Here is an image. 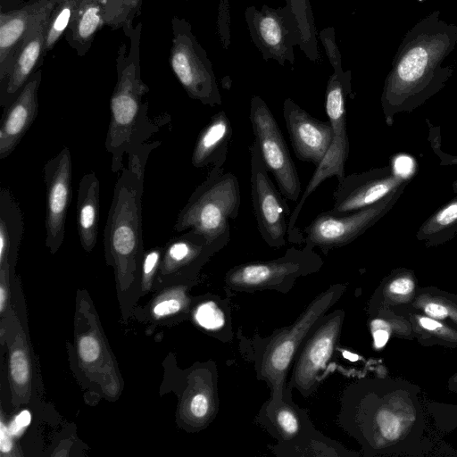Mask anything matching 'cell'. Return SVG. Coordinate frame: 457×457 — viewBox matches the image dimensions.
I'll use <instances>...</instances> for the list:
<instances>
[{
  "label": "cell",
  "instance_id": "obj_1",
  "mask_svg": "<svg viewBox=\"0 0 457 457\" xmlns=\"http://www.w3.org/2000/svg\"><path fill=\"white\" fill-rule=\"evenodd\" d=\"M457 46V23L438 10L425 16L402 39L386 77L381 106L388 126L399 112H410L438 93L452 77L444 62Z\"/></svg>",
  "mask_w": 457,
  "mask_h": 457
},
{
  "label": "cell",
  "instance_id": "obj_2",
  "mask_svg": "<svg viewBox=\"0 0 457 457\" xmlns=\"http://www.w3.org/2000/svg\"><path fill=\"white\" fill-rule=\"evenodd\" d=\"M160 141L145 143L128 154L113 190L104 231L106 262L114 268L120 285L137 280L144 256L142 195L145 167L150 152Z\"/></svg>",
  "mask_w": 457,
  "mask_h": 457
},
{
  "label": "cell",
  "instance_id": "obj_3",
  "mask_svg": "<svg viewBox=\"0 0 457 457\" xmlns=\"http://www.w3.org/2000/svg\"><path fill=\"white\" fill-rule=\"evenodd\" d=\"M142 23L132 27L127 37L129 48L121 43L116 58L117 82L110 99V122L105 138L112 155L111 170L117 173L124 167L125 154L136 151L157 129L147 115L144 101L149 87L143 81L139 65Z\"/></svg>",
  "mask_w": 457,
  "mask_h": 457
},
{
  "label": "cell",
  "instance_id": "obj_4",
  "mask_svg": "<svg viewBox=\"0 0 457 457\" xmlns=\"http://www.w3.org/2000/svg\"><path fill=\"white\" fill-rule=\"evenodd\" d=\"M345 289L344 284L330 285L306 306L292 324L274 329L265 337L258 334L245 337L238 329L240 353L253 364L257 379L269 386L270 397L268 402L276 403L282 398L289 371L302 344Z\"/></svg>",
  "mask_w": 457,
  "mask_h": 457
},
{
  "label": "cell",
  "instance_id": "obj_5",
  "mask_svg": "<svg viewBox=\"0 0 457 457\" xmlns=\"http://www.w3.org/2000/svg\"><path fill=\"white\" fill-rule=\"evenodd\" d=\"M240 204L237 178L231 172H224L223 167L212 166L180 210L174 230L191 229L212 242L230 231L229 220L238 216Z\"/></svg>",
  "mask_w": 457,
  "mask_h": 457
},
{
  "label": "cell",
  "instance_id": "obj_6",
  "mask_svg": "<svg viewBox=\"0 0 457 457\" xmlns=\"http://www.w3.org/2000/svg\"><path fill=\"white\" fill-rule=\"evenodd\" d=\"M255 421L276 439L271 451L277 456L353 455L313 427L306 411L294 403L287 385L279 401L263 403Z\"/></svg>",
  "mask_w": 457,
  "mask_h": 457
},
{
  "label": "cell",
  "instance_id": "obj_7",
  "mask_svg": "<svg viewBox=\"0 0 457 457\" xmlns=\"http://www.w3.org/2000/svg\"><path fill=\"white\" fill-rule=\"evenodd\" d=\"M322 258L308 245L288 248L284 255L269 261L241 263L230 268L224 277V288L232 293L275 290L288 293L296 280L318 272Z\"/></svg>",
  "mask_w": 457,
  "mask_h": 457
},
{
  "label": "cell",
  "instance_id": "obj_8",
  "mask_svg": "<svg viewBox=\"0 0 457 457\" xmlns=\"http://www.w3.org/2000/svg\"><path fill=\"white\" fill-rule=\"evenodd\" d=\"M170 66L187 96L214 107L222 103L212 64L184 18L171 19Z\"/></svg>",
  "mask_w": 457,
  "mask_h": 457
},
{
  "label": "cell",
  "instance_id": "obj_9",
  "mask_svg": "<svg viewBox=\"0 0 457 457\" xmlns=\"http://www.w3.org/2000/svg\"><path fill=\"white\" fill-rule=\"evenodd\" d=\"M408 183L404 182L380 201L353 212L334 215L326 211L320 213L303 229V243L313 249L318 247L324 253L350 244L393 208Z\"/></svg>",
  "mask_w": 457,
  "mask_h": 457
},
{
  "label": "cell",
  "instance_id": "obj_10",
  "mask_svg": "<svg viewBox=\"0 0 457 457\" xmlns=\"http://www.w3.org/2000/svg\"><path fill=\"white\" fill-rule=\"evenodd\" d=\"M249 119L266 169L275 178L282 195L296 202L301 194L298 171L275 117L259 96L251 97Z\"/></svg>",
  "mask_w": 457,
  "mask_h": 457
},
{
  "label": "cell",
  "instance_id": "obj_11",
  "mask_svg": "<svg viewBox=\"0 0 457 457\" xmlns=\"http://www.w3.org/2000/svg\"><path fill=\"white\" fill-rule=\"evenodd\" d=\"M345 311L326 313L308 334L294 360L289 387L308 397L319 387L320 373L331 360L340 340Z\"/></svg>",
  "mask_w": 457,
  "mask_h": 457
},
{
  "label": "cell",
  "instance_id": "obj_12",
  "mask_svg": "<svg viewBox=\"0 0 457 457\" xmlns=\"http://www.w3.org/2000/svg\"><path fill=\"white\" fill-rule=\"evenodd\" d=\"M251 153V198L257 227L264 242L271 248L286 245L290 210L286 197L278 190L262 161L259 146L253 140Z\"/></svg>",
  "mask_w": 457,
  "mask_h": 457
},
{
  "label": "cell",
  "instance_id": "obj_13",
  "mask_svg": "<svg viewBox=\"0 0 457 457\" xmlns=\"http://www.w3.org/2000/svg\"><path fill=\"white\" fill-rule=\"evenodd\" d=\"M245 18L251 39L265 61L274 60L282 66L286 62L295 63L297 39L285 6L251 5L246 8Z\"/></svg>",
  "mask_w": 457,
  "mask_h": 457
},
{
  "label": "cell",
  "instance_id": "obj_14",
  "mask_svg": "<svg viewBox=\"0 0 457 457\" xmlns=\"http://www.w3.org/2000/svg\"><path fill=\"white\" fill-rule=\"evenodd\" d=\"M229 240L230 231L212 242L191 229L182 232L163 249L158 270L160 277L178 284L194 283L204 265Z\"/></svg>",
  "mask_w": 457,
  "mask_h": 457
},
{
  "label": "cell",
  "instance_id": "obj_15",
  "mask_svg": "<svg viewBox=\"0 0 457 457\" xmlns=\"http://www.w3.org/2000/svg\"><path fill=\"white\" fill-rule=\"evenodd\" d=\"M46 189V246L55 253L63 243L68 206L71 197V154L67 146L44 165Z\"/></svg>",
  "mask_w": 457,
  "mask_h": 457
},
{
  "label": "cell",
  "instance_id": "obj_16",
  "mask_svg": "<svg viewBox=\"0 0 457 457\" xmlns=\"http://www.w3.org/2000/svg\"><path fill=\"white\" fill-rule=\"evenodd\" d=\"M406 181L409 179L390 165L345 175L333 194L334 204L329 212L334 215H345L368 207Z\"/></svg>",
  "mask_w": 457,
  "mask_h": 457
},
{
  "label": "cell",
  "instance_id": "obj_17",
  "mask_svg": "<svg viewBox=\"0 0 457 457\" xmlns=\"http://www.w3.org/2000/svg\"><path fill=\"white\" fill-rule=\"evenodd\" d=\"M283 117L295 156L317 167L325 157L333 139L332 126L321 121L287 98L282 107Z\"/></svg>",
  "mask_w": 457,
  "mask_h": 457
},
{
  "label": "cell",
  "instance_id": "obj_18",
  "mask_svg": "<svg viewBox=\"0 0 457 457\" xmlns=\"http://www.w3.org/2000/svg\"><path fill=\"white\" fill-rule=\"evenodd\" d=\"M61 0H33L19 9L0 12V87L5 83L21 46Z\"/></svg>",
  "mask_w": 457,
  "mask_h": 457
},
{
  "label": "cell",
  "instance_id": "obj_19",
  "mask_svg": "<svg viewBox=\"0 0 457 457\" xmlns=\"http://www.w3.org/2000/svg\"><path fill=\"white\" fill-rule=\"evenodd\" d=\"M104 26L112 29H122L120 0H81L65 32V38L82 57Z\"/></svg>",
  "mask_w": 457,
  "mask_h": 457
},
{
  "label": "cell",
  "instance_id": "obj_20",
  "mask_svg": "<svg viewBox=\"0 0 457 457\" xmlns=\"http://www.w3.org/2000/svg\"><path fill=\"white\" fill-rule=\"evenodd\" d=\"M42 71L37 69L4 109L0 125V159L9 156L35 121Z\"/></svg>",
  "mask_w": 457,
  "mask_h": 457
},
{
  "label": "cell",
  "instance_id": "obj_21",
  "mask_svg": "<svg viewBox=\"0 0 457 457\" xmlns=\"http://www.w3.org/2000/svg\"><path fill=\"white\" fill-rule=\"evenodd\" d=\"M51 13L33 29L17 52L10 74L0 87V105L3 109L14 100L37 66L42 64L46 56V36Z\"/></svg>",
  "mask_w": 457,
  "mask_h": 457
},
{
  "label": "cell",
  "instance_id": "obj_22",
  "mask_svg": "<svg viewBox=\"0 0 457 457\" xmlns=\"http://www.w3.org/2000/svg\"><path fill=\"white\" fill-rule=\"evenodd\" d=\"M232 137V126L224 111L212 116L200 131L192 153L191 163L195 168L209 165L223 167Z\"/></svg>",
  "mask_w": 457,
  "mask_h": 457
},
{
  "label": "cell",
  "instance_id": "obj_23",
  "mask_svg": "<svg viewBox=\"0 0 457 457\" xmlns=\"http://www.w3.org/2000/svg\"><path fill=\"white\" fill-rule=\"evenodd\" d=\"M100 207V182L95 172L81 178L77 198V228L80 244L87 252L96 245Z\"/></svg>",
  "mask_w": 457,
  "mask_h": 457
},
{
  "label": "cell",
  "instance_id": "obj_24",
  "mask_svg": "<svg viewBox=\"0 0 457 457\" xmlns=\"http://www.w3.org/2000/svg\"><path fill=\"white\" fill-rule=\"evenodd\" d=\"M194 322L211 337L229 343L234 337L229 299L207 294L198 298L192 309Z\"/></svg>",
  "mask_w": 457,
  "mask_h": 457
},
{
  "label": "cell",
  "instance_id": "obj_25",
  "mask_svg": "<svg viewBox=\"0 0 457 457\" xmlns=\"http://www.w3.org/2000/svg\"><path fill=\"white\" fill-rule=\"evenodd\" d=\"M23 215L7 187L0 191V267H14L23 235Z\"/></svg>",
  "mask_w": 457,
  "mask_h": 457
},
{
  "label": "cell",
  "instance_id": "obj_26",
  "mask_svg": "<svg viewBox=\"0 0 457 457\" xmlns=\"http://www.w3.org/2000/svg\"><path fill=\"white\" fill-rule=\"evenodd\" d=\"M219 406L217 371L214 364L209 365L204 377L191 390L187 397V411L197 427L208 425L216 416Z\"/></svg>",
  "mask_w": 457,
  "mask_h": 457
},
{
  "label": "cell",
  "instance_id": "obj_27",
  "mask_svg": "<svg viewBox=\"0 0 457 457\" xmlns=\"http://www.w3.org/2000/svg\"><path fill=\"white\" fill-rule=\"evenodd\" d=\"M285 1V8L295 31L297 46L309 60L318 62L320 55L310 0Z\"/></svg>",
  "mask_w": 457,
  "mask_h": 457
},
{
  "label": "cell",
  "instance_id": "obj_28",
  "mask_svg": "<svg viewBox=\"0 0 457 457\" xmlns=\"http://www.w3.org/2000/svg\"><path fill=\"white\" fill-rule=\"evenodd\" d=\"M457 234V197L449 201L419 228L416 237L425 245L436 246L452 240Z\"/></svg>",
  "mask_w": 457,
  "mask_h": 457
},
{
  "label": "cell",
  "instance_id": "obj_29",
  "mask_svg": "<svg viewBox=\"0 0 457 457\" xmlns=\"http://www.w3.org/2000/svg\"><path fill=\"white\" fill-rule=\"evenodd\" d=\"M81 0H61L51 13L47 27L45 54L50 52L66 32Z\"/></svg>",
  "mask_w": 457,
  "mask_h": 457
},
{
  "label": "cell",
  "instance_id": "obj_30",
  "mask_svg": "<svg viewBox=\"0 0 457 457\" xmlns=\"http://www.w3.org/2000/svg\"><path fill=\"white\" fill-rule=\"evenodd\" d=\"M193 283H183L179 290L170 293L168 296L159 299L154 305L153 313L157 319L169 317L187 310L190 300L186 290Z\"/></svg>",
  "mask_w": 457,
  "mask_h": 457
},
{
  "label": "cell",
  "instance_id": "obj_31",
  "mask_svg": "<svg viewBox=\"0 0 457 457\" xmlns=\"http://www.w3.org/2000/svg\"><path fill=\"white\" fill-rule=\"evenodd\" d=\"M10 378L16 389H27L30 383V363L26 350L14 347L9 359Z\"/></svg>",
  "mask_w": 457,
  "mask_h": 457
},
{
  "label": "cell",
  "instance_id": "obj_32",
  "mask_svg": "<svg viewBox=\"0 0 457 457\" xmlns=\"http://www.w3.org/2000/svg\"><path fill=\"white\" fill-rule=\"evenodd\" d=\"M162 249L155 247L148 250L144 253L141 262V278L144 288L147 289L151 287L154 275L159 270L162 256Z\"/></svg>",
  "mask_w": 457,
  "mask_h": 457
},
{
  "label": "cell",
  "instance_id": "obj_33",
  "mask_svg": "<svg viewBox=\"0 0 457 457\" xmlns=\"http://www.w3.org/2000/svg\"><path fill=\"white\" fill-rule=\"evenodd\" d=\"M319 38L325 48L328 59L335 71H342V59L338 46L335 40L333 28H326L319 33Z\"/></svg>",
  "mask_w": 457,
  "mask_h": 457
},
{
  "label": "cell",
  "instance_id": "obj_34",
  "mask_svg": "<svg viewBox=\"0 0 457 457\" xmlns=\"http://www.w3.org/2000/svg\"><path fill=\"white\" fill-rule=\"evenodd\" d=\"M78 353L80 360L86 364L96 362L101 355L99 341L93 335L81 337L78 343Z\"/></svg>",
  "mask_w": 457,
  "mask_h": 457
},
{
  "label": "cell",
  "instance_id": "obj_35",
  "mask_svg": "<svg viewBox=\"0 0 457 457\" xmlns=\"http://www.w3.org/2000/svg\"><path fill=\"white\" fill-rule=\"evenodd\" d=\"M218 33L223 48L230 44V15L228 0H219L218 5Z\"/></svg>",
  "mask_w": 457,
  "mask_h": 457
},
{
  "label": "cell",
  "instance_id": "obj_36",
  "mask_svg": "<svg viewBox=\"0 0 457 457\" xmlns=\"http://www.w3.org/2000/svg\"><path fill=\"white\" fill-rule=\"evenodd\" d=\"M143 0H120L122 29L128 36L133 27V21L140 13Z\"/></svg>",
  "mask_w": 457,
  "mask_h": 457
},
{
  "label": "cell",
  "instance_id": "obj_37",
  "mask_svg": "<svg viewBox=\"0 0 457 457\" xmlns=\"http://www.w3.org/2000/svg\"><path fill=\"white\" fill-rule=\"evenodd\" d=\"M387 289L393 295H407L414 289V281L408 273L400 274L388 283Z\"/></svg>",
  "mask_w": 457,
  "mask_h": 457
},
{
  "label": "cell",
  "instance_id": "obj_38",
  "mask_svg": "<svg viewBox=\"0 0 457 457\" xmlns=\"http://www.w3.org/2000/svg\"><path fill=\"white\" fill-rule=\"evenodd\" d=\"M374 346L380 349L385 346L389 338L387 325L380 320H375L370 324Z\"/></svg>",
  "mask_w": 457,
  "mask_h": 457
},
{
  "label": "cell",
  "instance_id": "obj_39",
  "mask_svg": "<svg viewBox=\"0 0 457 457\" xmlns=\"http://www.w3.org/2000/svg\"><path fill=\"white\" fill-rule=\"evenodd\" d=\"M31 415L28 410L20 411L8 425L9 431L12 436H21L29 425Z\"/></svg>",
  "mask_w": 457,
  "mask_h": 457
},
{
  "label": "cell",
  "instance_id": "obj_40",
  "mask_svg": "<svg viewBox=\"0 0 457 457\" xmlns=\"http://www.w3.org/2000/svg\"><path fill=\"white\" fill-rule=\"evenodd\" d=\"M12 435L2 419L0 421V452L2 455H8L13 449Z\"/></svg>",
  "mask_w": 457,
  "mask_h": 457
},
{
  "label": "cell",
  "instance_id": "obj_41",
  "mask_svg": "<svg viewBox=\"0 0 457 457\" xmlns=\"http://www.w3.org/2000/svg\"><path fill=\"white\" fill-rule=\"evenodd\" d=\"M426 313L436 319H444L448 315V310L445 306L436 303H429L425 306Z\"/></svg>",
  "mask_w": 457,
  "mask_h": 457
},
{
  "label": "cell",
  "instance_id": "obj_42",
  "mask_svg": "<svg viewBox=\"0 0 457 457\" xmlns=\"http://www.w3.org/2000/svg\"><path fill=\"white\" fill-rule=\"evenodd\" d=\"M420 324L428 330H436L441 327V324L433 320L432 318L422 317L420 320Z\"/></svg>",
  "mask_w": 457,
  "mask_h": 457
},
{
  "label": "cell",
  "instance_id": "obj_43",
  "mask_svg": "<svg viewBox=\"0 0 457 457\" xmlns=\"http://www.w3.org/2000/svg\"><path fill=\"white\" fill-rule=\"evenodd\" d=\"M452 187H453V191L454 193H457V180H455L453 185H452Z\"/></svg>",
  "mask_w": 457,
  "mask_h": 457
}]
</instances>
